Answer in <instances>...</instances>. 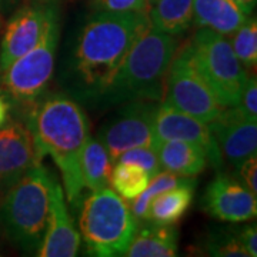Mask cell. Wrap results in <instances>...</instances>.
<instances>
[{
	"label": "cell",
	"mask_w": 257,
	"mask_h": 257,
	"mask_svg": "<svg viewBox=\"0 0 257 257\" xmlns=\"http://www.w3.org/2000/svg\"><path fill=\"white\" fill-rule=\"evenodd\" d=\"M28 127L37 147L55 160L63 179L66 199L77 207L83 180L80 156L89 135V120L82 107L66 94H52L37 103L30 113Z\"/></svg>",
	"instance_id": "obj_1"
},
{
	"label": "cell",
	"mask_w": 257,
	"mask_h": 257,
	"mask_svg": "<svg viewBox=\"0 0 257 257\" xmlns=\"http://www.w3.org/2000/svg\"><path fill=\"white\" fill-rule=\"evenodd\" d=\"M15 3V0H0V10H6Z\"/></svg>",
	"instance_id": "obj_33"
},
{
	"label": "cell",
	"mask_w": 257,
	"mask_h": 257,
	"mask_svg": "<svg viewBox=\"0 0 257 257\" xmlns=\"http://www.w3.org/2000/svg\"><path fill=\"white\" fill-rule=\"evenodd\" d=\"M184 47L194 69L221 106H236L248 74L226 36L210 29L199 28Z\"/></svg>",
	"instance_id": "obj_6"
},
{
	"label": "cell",
	"mask_w": 257,
	"mask_h": 257,
	"mask_svg": "<svg viewBox=\"0 0 257 257\" xmlns=\"http://www.w3.org/2000/svg\"><path fill=\"white\" fill-rule=\"evenodd\" d=\"M2 28H3V19L0 16V30H2Z\"/></svg>",
	"instance_id": "obj_35"
},
{
	"label": "cell",
	"mask_w": 257,
	"mask_h": 257,
	"mask_svg": "<svg viewBox=\"0 0 257 257\" xmlns=\"http://www.w3.org/2000/svg\"><path fill=\"white\" fill-rule=\"evenodd\" d=\"M211 135L219 147L221 159L234 167L256 155L257 152V123L248 120L236 107H224L221 113L209 123Z\"/></svg>",
	"instance_id": "obj_11"
},
{
	"label": "cell",
	"mask_w": 257,
	"mask_h": 257,
	"mask_svg": "<svg viewBox=\"0 0 257 257\" xmlns=\"http://www.w3.org/2000/svg\"><path fill=\"white\" fill-rule=\"evenodd\" d=\"M42 159L28 126L13 121L0 128V193L8 192Z\"/></svg>",
	"instance_id": "obj_10"
},
{
	"label": "cell",
	"mask_w": 257,
	"mask_h": 257,
	"mask_svg": "<svg viewBox=\"0 0 257 257\" xmlns=\"http://www.w3.org/2000/svg\"><path fill=\"white\" fill-rule=\"evenodd\" d=\"M79 246L80 233L67 210L63 187L53 176L47 229L36 254L40 257H74L79 253Z\"/></svg>",
	"instance_id": "obj_14"
},
{
	"label": "cell",
	"mask_w": 257,
	"mask_h": 257,
	"mask_svg": "<svg viewBox=\"0 0 257 257\" xmlns=\"http://www.w3.org/2000/svg\"><path fill=\"white\" fill-rule=\"evenodd\" d=\"M248 16L233 0H193L194 26L206 28L230 36Z\"/></svg>",
	"instance_id": "obj_18"
},
{
	"label": "cell",
	"mask_w": 257,
	"mask_h": 257,
	"mask_svg": "<svg viewBox=\"0 0 257 257\" xmlns=\"http://www.w3.org/2000/svg\"><path fill=\"white\" fill-rule=\"evenodd\" d=\"M157 106V101H127L117 116L100 128L97 139L106 147L113 165L128 149L153 146V123Z\"/></svg>",
	"instance_id": "obj_9"
},
{
	"label": "cell",
	"mask_w": 257,
	"mask_h": 257,
	"mask_svg": "<svg viewBox=\"0 0 257 257\" xmlns=\"http://www.w3.org/2000/svg\"><path fill=\"white\" fill-rule=\"evenodd\" d=\"M92 5L97 12L111 13H147V0H92Z\"/></svg>",
	"instance_id": "obj_27"
},
{
	"label": "cell",
	"mask_w": 257,
	"mask_h": 257,
	"mask_svg": "<svg viewBox=\"0 0 257 257\" xmlns=\"http://www.w3.org/2000/svg\"><path fill=\"white\" fill-rule=\"evenodd\" d=\"M160 167L173 175L193 177L202 173L207 166L206 152L197 145L182 140H155Z\"/></svg>",
	"instance_id": "obj_16"
},
{
	"label": "cell",
	"mask_w": 257,
	"mask_h": 257,
	"mask_svg": "<svg viewBox=\"0 0 257 257\" xmlns=\"http://www.w3.org/2000/svg\"><path fill=\"white\" fill-rule=\"evenodd\" d=\"M113 163L104 145L99 139L89 138L80 156V173L83 186L90 192L109 186Z\"/></svg>",
	"instance_id": "obj_21"
},
{
	"label": "cell",
	"mask_w": 257,
	"mask_h": 257,
	"mask_svg": "<svg viewBox=\"0 0 257 257\" xmlns=\"http://www.w3.org/2000/svg\"><path fill=\"white\" fill-rule=\"evenodd\" d=\"M193 0H157L150 10V28L180 36L192 26Z\"/></svg>",
	"instance_id": "obj_20"
},
{
	"label": "cell",
	"mask_w": 257,
	"mask_h": 257,
	"mask_svg": "<svg viewBox=\"0 0 257 257\" xmlns=\"http://www.w3.org/2000/svg\"><path fill=\"white\" fill-rule=\"evenodd\" d=\"M80 233L93 256H124L138 229L130 207L113 189L103 187L83 202Z\"/></svg>",
	"instance_id": "obj_5"
},
{
	"label": "cell",
	"mask_w": 257,
	"mask_h": 257,
	"mask_svg": "<svg viewBox=\"0 0 257 257\" xmlns=\"http://www.w3.org/2000/svg\"><path fill=\"white\" fill-rule=\"evenodd\" d=\"M153 132L155 140H182L197 145L206 152L207 160H210L213 166L221 165L220 152L209 124L187 113L176 110L163 103L159 104L155 114Z\"/></svg>",
	"instance_id": "obj_13"
},
{
	"label": "cell",
	"mask_w": 257,
	"mask_h": 257,
	"mask_svg": "<svg viewBox=\"0 0 257 257\" xmlns=\"http://www.w3.org/2000/svg\"><path fill=\"white\" fill-rule=\"evenodd\" d=\"M157 0H147V3H149V6H153L155 3H156Z\"/></svg>",
	"instance_id": "obj_34"
},
{
	"label": "cell",
	"mask_w": 257,
	"mask_h": 257,
	"mask_svg": "<svg viewBox=\"0 0 257 257\" xmlns=\"http://www.w3.org/2000/svg\"><path fill=\"white\" fill-rule=\"evenodd\" d=\"M241 246L244 247L248 257L257 256V230L256 226H246L237 233Z\"/></svg>",
	"instance_id": "obj_30"
},
{
	"label": "cell",
	"mask_w": 257,
	"mask_h": 257,
	"mask_svg": "<svg viewBox=\"0 0 257 257\" xmlns=\"http://www.w3.org/2000/svg\"><path fill=\"white\" fill-rule=\"evenodd\" d=\"M53 175L37 163L5 193L0 220L16 246L37 251L45 237L50 209V184Z\"/></svg>",
	"instance_id": "obj_4"
},
{
	"label": "cell",
	"mask_w": 257,
	"mask_h": 257,
	"mask_svg": "<svg viewBox=\"0 0 257 257\" xmlns=\"http://www.w3.org/2000/svg\"><path fill=\"white\" fill-rule=\"evenodd\" d=\"M233 2H234L240 9L247 15V16L253 12L254 6H256V0H233Z\"/></svg>",
	"instance_id": "obj_31"
},
{
	"label": "cell",
	"mask_w": 257,
	"mask_h": 257,
	"mask_svg": "<svg viewBox=\"0 0 257 257\" xmlns=\"http://www.w3.org/2000/svg\"><path fill=\"white\" fill-rule=\"evenodd\" d=\"M8 111H9V106L5 101V99L0 96V127L5 124V121L8 119Z\"/></svg>",
	"instance_id": "obj_32"
},
{
	"label": "cell",
	"mask_w": 257,
	"mask_h": 257,
	"mask_svg": "<svg viewBox=\"0 0 257 257\" xmlns=\"http://www.w3.org/2000/svg\"><path fill=\"white\" fill-rule=\"evenodd\" d=\"M203 209L219 220L231 223L247 221L256 217V196L234 177L220 173L206 189Z\"/></svg>",
	"instance_id": "obj_12"
},
{
	"label": "cell",
	"mask_w": 257,
	"mask_h": 257,
	"mask_svg": "<svg viewBox=\"0 0 257 257\" xmlns=\"http://www.w3.org/2000/svg\"><path fill=\"white\" fill-rule=\"evenodd\" d=\"M211 256L219 257H248L244 247L241 246L237 234L233 233H217L211 236L207 244Z\"/></svg>",
	"instance_id": "obj_26"
},
{
	"label": "cell",
	"mask_w": 257,
	"mask_h": 257,
	"mask_svg": "<svg viewBox=\"0 0 257 257\" xmlns=\"http://www.w3.org/2000/svg\"><path fill=\"white\" fill-rule=\"evenodd\" d=\"M116 162L121 163H132V165L139 166L140 169H143L150 177L156 176L162 167L159 163V157H157L156 150L152 146H140L128 149L126 152H123Z\"/></svg>",
	"instance_id": "obj_25"
},
{
	"label": "cell",
	"mask_w": 257,
	"mask_h": 257,
	"mask_svg": "<svg viewBox=\"0 0 257 257\" xmlns=\"http://www.w3.org/2000/svg\"><path fill=\"white\" fill-rule=\"evenodd\" d=\"M57 43V13L55 8H50L46 28L36 46L15 60L2 73V83L13 99L30 103L37 100L43 94L55 72Z\"/></svg>",
	"instance_id": "obj_7"
},
{
	"label": "cell",
	"mask_w": 257,
	"mask_h": 257,
	"mask_svg": "<svg viewBox=\"0 0 257 257\" xmlns=\"http://www.w3.org/2000/svg\"><path fill=\"white\" fill-rule=\"evenodd\" d=\"M236 107L248 120H257V83L254 76L247 77Z\"/></svg>",
	"instance_id": "obj_28"
},
{
	"label": "cell",
	"mask_w": 257,
	"mask_h": 257,
	"mask_svg": "<svg viewBox=\"0 0 257 257\" xmlns=\"http://www.w3.org/2000/svg\"><path fill=\"white\" fill-rule=\"evenodd\" d=\"M194 187L196 182L192 177H187L182 184L159 194L149 206L147 221L176 224L177 221L182 220L193 202Z\"/></svg>",
	"instance_id": "obj_19"
},
{
	"label": "cell",
	"mask_w": 257,
	"mask_h": 257,
	"mask_svg": "<svg viewBox=\"0 0 257 257\" xmlns=\"http://www.w3.org/2000/svg\"><path fill=\"white\" fill-rule=\"evenodd\" d=\"M186 179H187L186 176L173 175L166 170L159 172L156 176H153L146 189L135 199H132L130 211L135 216L136 221H147V211H149V206L152 200L166 190H170L176 186L182 184Z\"/></svg>",
	"instance_id": "obj_23"
},
{
	"label": "cell",
	"mask_w": 257,
	"mask_h": 257,
	"mask_svg": "<svg viewBox=\"0 0 257 257\" xmlns=\"http://www.w3.org/2000/svg\"><path fill=\"white\" fill-rule=\"evenodd\" d=\"M150 179L152 177L139 166L116 162L111 167L109 184L121 199L132 200L146 189Z\"/></svg>",
	"instance_id": "obj_22"
},
{
	"label": "cell",
	"mask_w": 257,
	"mask_h": 257,
	"mask_svg": "<svg viewBox=\"0 0 257 257\" xmlns=\"http://www.w3.org/2000/svg\"><path fill=\"white\" fill-rule=\"evenodd\" d=\"M240 183L243 184L248 192L257 196V159L256 155L243 160L237 167Z\"/></svg>",
	"instance_id": "obj_29"
},
{
	"label": "cell",
	"mask_w": 257,
	"mask_h": 257,
	"mask_svg": "<svg viewBox=\"0 0 257 257\" xmlns=\"http://www.w3.org/2000/svg\"><path fill=\"white\" fill-rule=\"evenodd\" d=\"M231 49L240 63L246 69H254L257 63V23L256 19H246V22L231 35Z\"/></svg>",
	"instance_id": "obj_24"
},
{
	"label": "cell",
	"mask_w": 257,
	"mask_h": 257,
	"mask_svg": "<svg viewBox=\"0 0 257 257\" xmlns=\"http://www.w3.org/2000/svg\"><path fill=\"white\" fill-rule=\"evenodd\" d=\"M136 229L124 256L127 257H175L177 254L179 236L173 224L143 221Z\"/></svg>",
	"instance_id": "obj_17"
},
{
	"label": "cell",
	"mask_w": 257,
	"mask_h": 257,
	"mask_svg": "<svg viewBox=\"0 0 257 257\" xmlns=\"http://www.w3.org/2000/svg\"><path fill=\"white\" fill-rule=\"evenodd\" d=\"M179 49V36L149 28L128 50L100 100L107 104L133 100L162 101L165 79Z\"/></svg>",
	"instance_id": "obj_3"
},
{
	"label": "cell",
	"mask_w": 257,
	"mask_h": 257,
	"mask_svg": "<svg viewBox=\"0 0 257 257\" xmlns=\"http://www.w3.org/2000/svg\"><path fill=\"white\" fill-rule=\"evenodd\" d=\"M149 26L147 13H94L83 28L74 52V72L83 87L100 96Z\"/></svg>",
	"instance_id": "obj_2"
},
{
	"label": "cell",
	"mask_w": 257,
	"mask_h": 257,
	"mask_svg": "<svg viewBox=\"0 0 257 257\" xmlns=\"http://www.w3.org/2000/svg\"><path fill=\"white\" fill-rule=\"evenodd\" d=\"M162 101L163 104L187 113L207 124L224 109L194 69L184 46L177 49L167 70Z\"/></svg>",
	"instance_id": "obj_8"
},
{
	"label": "cell",
	"mask_w": 257,
	"mask_h": 257,
	"mask_svg": "<svg viewBox=\"0 0 257 257\" xmlns=\"http://www.w3.org/2000/svg\"><path fill=\"white\" fill-rule=\"evenodd\" d=\"M50 8L25 6L9 20L0 43V73L36 46L46 28Z\"/></svg>",
	"instance_id": "obj_15"
}]
</instances>
